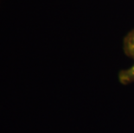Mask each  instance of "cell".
<instances>
[{"label":"cell","instance_id":"obj_1","mask_svg":"<svg viewBox=\"0 0 134 133\" xmlns=\"http://www.w3.org/2000/svg\"><path fill=\"white\" fill-rule=\"evenodd\" d=\"M124 51L128 57L134 61V30L125 36L124 40Z\"/></svg>","mask_w":134,"mask_h":133},{"label":"cell","instance_id":"obj_2","mask_svg":"<svg viewBox=\"0 0 134 133\" xmlns=\"http://www.w3.org/2000/svg\"><path fill=\"white\" fill-rule=\"evenodd\" d=\"M119 82L123 85H127L134 82V64L129 68L124 69L119 72Z\"/></svg>","mask_w":134,"mask_h":133}]
</instances>
